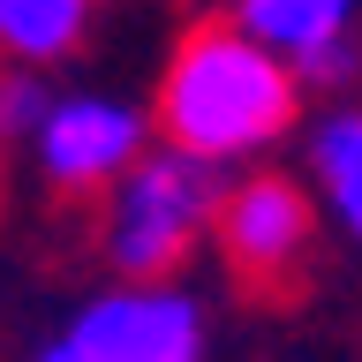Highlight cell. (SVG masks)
Wrapping results in <instances>:
<instances>
[{"mask_svg": "<svg viewBox=\"0 0 362 362\" xmlns=\"http://www.w3.org/2000/svg\"><path fill=\"white\" fill-rule=\"evenodd\" d=\"M294 121H302V76L279 53H264L234 16L181 30L151 90V136L219 174L264 166V151L287 144Z\"/></svg>", "mask_w": 362, "mask_h": 362, "instance_id": "obj_1", "label": "cell"}, {"mask_svg": "<svg viewBox=\"0 0 362 362\" xmlns=\"http://www.w3.org/2000/svg\"><path fill=\"white\" fill-rule=\"evenodd\" d=\"M226 174L189 151H151L98 197V257L113 279H181V264L211 249V211H219Z\"/></svg>", "mask_w": 362, "mask_h": 362, "instance_id": "obj_2", "label": "cell"}, {"mask_svg": "<svg viewBox=\"0 0 362 362\" xmlns=\"http://www.w3.org/2000/svg\"><path fill=\"white\" fill-rule=\"evenodd\" d=\"M317 234H325V211L302 174H279V166L226 174L219 211H211V257L242 294H257V302L294 294L317 257Z\"/></svg>", "mask_w": 362, "mask_h": 362, "instance_id": "obj_3", "label": "cell"}, {"mask_svg": "<svg viewBox=\"0 0 362 362\" xmlns=\"http://www.w3.org/2000/svg\"><path fill=\"white\" fill-rule=\"evenodd\" d=\"M61 332L90 362H211V310L181 279H106Z\"/></svg>", "mask_w": 362, "mask_h": 362, "instance_id": "obj_4", "label": "cell"}, {"mask_svg": "<svg viewBox=\"0 0 362 362\" xmlns=\"http://www.w3.org/2000/svg\"><path fill=\"white\" fill-rule=\"evenodd\" d=\"M144 151H151V106L113 90H61L30 136V166L61 197H106Z\"/></svg>", "mask_w": 362, "mask_h": 362, "instance_id": "obj_5", "label": "cell"}, {"mask_svg": "<svg viewBox=\"0 0 362 362\" xmlns=\"http://www.w3.org/2000/svg\"><path fill=\"white\" fill-rule=\"evenodd\" d=\"M234 23L302 83H339L362 61V0H234Z\"/></svg>", "mask_w": 362, "mask_h": 362, "instance_id": "obj_6", "label": "cell"}, {"mask_svg": "<svg viewBox=\"0 0 362 362\" xmlns=\"http://www.w3.org/2000/svg\"><path fill=\"white\" fill-rule=\"evenodd\" d=\"M317 211L362 249V106H325L310 121V151H302Z\"/></svg>", "mask_w": 362, "mask_h": 362, "instance_id": "obj_7", "label": "cell"}, {"mask_svg": "<svg viewBox=\"0 0 362 362\" xmlns=\"http://www.w3.org/2000/svg\"><path fill=\"white\" fill-rule=\"evenodd\" d=\"M98 0H0V61L53 68L68 53H83Z\"/></svg>", "mask_w": 362, "mask_h": 362, "instance_id": "obj_8", "label": "cell"}, {"mask_svg": "<svg viewBox=\"0 0 362 362\" xmlns=\"http://www.w3.org/2000/svg\"><path fill=\"white\" fill-rule=\"evenodd\" d=\"M61 90L45 83V68H23V61H0V144H30L38 121L53 113Z\"/></svg>", "mask_w": 362, "mask_h": 362, "instance_id": "obj_9", "label": "cell"}, {"mask_svg": "<svg viewBox=\"0 0 362 362\" xmlns=\"http://www.w3.org/2000/svg\"><path fill=\"white\" fill-rule=\"evenodd\" d=\"M30 362H90V355H83V347H76L68 332H53V339L38 347V355H30Z\"/></svg>", "mask_w": 362, "mask_h": 362, "instance_id": "obj_10", "label": "cell"}]
</instances>
